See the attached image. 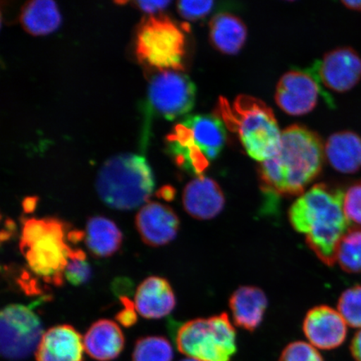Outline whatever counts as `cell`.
Wrapping results in <instances>:
<instances>
[{
  "instance_id": "6da1fadb",
  "label": "cell",
  "mask_w": 361,
  "mask_h": 361,
  "mask_svg": "<svg viewBox=\"0 0 361 361\" xmlns=\"http://www.w3.org/2000/svg\"><path fill=\"white\" fill-rule=\"evenodd\" d=\"M324 157L318 134L300 125L288 126L282 133L277 154L259 165L262 190L281 197L301 196L322 173Z\"/></svg>"
},
{
  "instance_id": "7a4b0ae2",
  "label": "cell",
  "mask_w": 361,
  "mask_h": 361,
  "mask_svg": "<svg viewBox=\"0 0 361 361\" xmlns=\"http://www.w3.org/2000/svg\"><path fill=\"white\" fill-rule=\"evenodd\" d=\"M345 192L340 188L318 183L302 194L288 210V219L307 245L324 264L337 261L338 245L350 227L344 210Z\"/></svg>"
},
{
  "instance_id": "3957f363",
  "label": "cell",
  "mask_w": 361,
  "mask_h": 361,
  "mask_svg": "<svg viewBox=\"0 0 361 361\" xmlns=\"http://www.w3.org/2000/svg\"><path fill=\"white\" fill-rule=\"evenodd\" d=\"M218 114L226 128L236 133L247 154L263 162L277 154L282 133L272 109L255 97L240 94L233 105L224 98Z\"/></svg>"
},
{
  "instance_id": "277c9868",
  "label": "cell",
  "mask_w": 361,
  "mask_h": 361,
  "mask_svg": "<svg viewBox=\"0 0 361 361\" xmlns=\"http://www.w3.org/2000/svg\"><path fill=\"white\" fill-rule=\"evenodd\" d=\"M166 142L176 164L200 177L223 151L227 130L216 115H191L175 126Z\"/></svg>"
},
{
  "instance_id": "5b68a950",
  "label": "cell",
  "mask_w": 361,
  "mask_h": 361,
  "mask_svg": "<svg viewBox=\"0 0 361 361\" xmlns=\"http://www.w3.org/2000/svg\"><path fill=\"white\" fill-rule=\"evenodd\" d=\"M155 182L152 171L142 156L124 153L110 158L99 171V197L111 209L133 210L148 202Z\"/></svg>"
},
{
  "instance_id": "8992f818",
  "label": "cell",
  "mask_w": 361,
  "mask_h": 361,
  "mask_svg": "<svg viewBox=\"0 0 361 361\" xmlns=\"http://www.w3.org/2000/svg\"><path fill=\"white\" fill-rule=\"evenodd\" d=\"M67 225L55 218L28 219L23 223L20 247L32 272L61 286L72 250Z\"/></svg>"
},
{
  "instance_id": "52a82bcc",
  "label": "cell",
  "mask_w": 361,
  "mask_h": 361,
  "mask_svg": "<svg viewBox=\"0 0 361 361\" xmlns=\"http://www.w3.org/2000/svg\"><path fill=\"white\" fill-rule=\"evenodd\" d=\"M135 55L143 66L158 71L183 70L186 37L165 16L144 18L135 35Z\"/></svg>"
},
{
  "instance_id": "ba28073f",
  "label": "cell",
  "mask_w": 361,
  "mask_h": 361,
  "mask_svg": "<svg viewBox=\"0 0 361 361\" xmlns=\"http://www.w3.org/2000/svg\"><path fill=\"white\" fill-rule=\"evenodd\" d=\"M174 338L180 353L198 361H231L238 350L235 328L226 313L190 320Z\"/></svg>"
},
{
  "instance_id": "9c48e42d",
  "label": "cell",
  "mask_w": 361,
  "mask_h": 361,
  "mask_svg": "<svg viewBox=\"0 0 361 361\" xmlns=\"http://www.w3.org/2000/svg\"><path fill=\"white\" fill-rule=\"evenodd\" d=\"M42 322L32 309L22 305L6 307L0 314V350L4 358L22 360L37 350L43 337Z\"/></svg>"
},
{
  "instance_id": "30bf717a",
  "label": "cell",
  "mask_w": 361,
  "mask_h": 361,
  "mask_svg": "<svg viewBox=\"0 0 361 361\" xmlns=\"http://www.w3.org/2000/svg\"><path fill=\"white\" fill-rule=\"evenodd\" d=\"M148 100L158 114L174 120L192 109L196 87L189 76L180 71H160L149 83Z\"/></svg>"
},
{
  "instance_id": "8fae6325",
  "label": "cell",
  "mask_w": 361,
  "mask_h": 361,
  "mask_svg": "<svg viewBox=\"0 0 361 361\" xmlns=\"http://www.w3.org/2000/svg\"><path fill=\"white\" fill-rule=\"evenodd\" d=\"M307 71L320 85L338 93L346 92L361 80V58L354 49L337 48Z\"/></svg>"
},
{
  "instance_id": "7c38bea8",
  "label": "cell",
  "mask_w": 361,
  "mask_h": 361,
  "mask_svg": "<svg viewBox=\"0 0 361 361\" xmlns=\"http://www.w3.org/2000/svg\"><path fill=\"white\" fill-rule=\"evenodd\" d=\"M320 87L322 85L308 71L293 70L284 74L279 81L275 102L288 115L308 114L317 105L319 94L324 93L329 104L332 102Z\"/></svg>"
},
{
  "instance_id": "4fadbf2b",
  "label": "cell",
  "mask_w": 361,
  "mask_h": 361,
  "mask_svg": "<svg viewBox=\"0 0 361 361\" xmlns=\"http://www.w3.org/2000/svg\"><path fill=\"white\" fill-rule=\"evenodd\" d=\"M135 227L147 245L157 247L174 240L178 235L180 221L170 207L148 202L135 216Z\"/></svg>"
},
{
  "instance_id": "5bb4252c",
  "label": "cell",
  "mask_w": 361,
  "mask_h": 361,
  "mask_svg": "<svg viewBox=\"0 0 361 361\" xmlns=\"http://www.w3.org/2000/svg\"><path fill=\"white\" fill-rule=\"evenodd\" d=\"M305 336L320 350H334L345 342L347 327L341 314L327 305L316 306L307 313L303 323Z\"/></svg>"
},
{
  "instance_id": "9a60e30c",
  "label": "cell",
  "mask_w": 361,
  "mask_h": 361,
  "mask_svg": "<svg viewBox=\"0 0 361 361\" xmlns=\"http://www.w3.org/2000/svg\"><path fill=\"white\" fill-rule=\"evenodd\" d=\"M183 204L185 211L192 218L209 220L223 211L224 193L216 180L200 176L192 180L184 188Z\"/></svg>"
},
{
  "instance_id": "2e32d148",
  "label": "cell",
  "mask_w": 361,
  "mask_h": 361,
  "mask_svg": "<svg viewBox=\"0 0 361 361\" xmlns=\"http://www.w3.org/2000/svg\"><path fill=\"white\" fill-rule=\"evenodd\" d=\"M82 336L74 327L62 324L44 334L37 350L36 361H84Z\"/></svg>"
},
{
  "instance_id": "e0dca14e",
  "label": "cell",
  "mask_w": 361,
  "mask_h": 361,
  "mask_svg": "<svg viewBox=\"0 0 361 361\" xmlns=\"http://www.w3.org/2000/svg\"><path fill=\"white\" fill-rule=\"evenodd\" d=\"M176 306L173 288L166 279L152 276L140 284L135 295V308L146 319H161Z\"/></svg>"
},
{
  "instance_id": "ac0fdd59",
  "label": "cell",
  "mask_w": 361,
  "mask_h": 361,
  "mask_svg": "<svg viewBox=\"0 0 361 361\" xmlns=\"http://www.w3.org/2000/svg\"><path fill=\"white\" fill-rule=\"evenodd\" d=\"M83 342L85 350L90 357L111 361L123 352L125 338L118 324L110 319H100L89 328Z\"/></svg>"
},
{
  "instance_id": "d6986e66",
  "label": "cell",
  "mask_w": 361,
  "mask_h": 361,
  "mask_svg": "<svg viewBox=\"0 0 361 361\" xmlns=\"http://www.w3.org/2000/svg\"><path fill=\"white\" fill-rule=\"evenodd\" d=\"M268 299L261 288L242 286L234 291L229 299L234 323L247 331H255L263 322Z\"/></svg>"
},
{
  "instance_id": "ffe728a7",
  "label": "cell",
  "mask_w": 361,
  "mask_h": 361,
  "mask_svg": "<svg viewBox=\"0 0 361 361\" xmlns=\"http://www.w3.org/2000/svg\"><path fill=\"white\" fill-rule=\"evenodd\" d=\"M324 153L334 169L353 174L361 169V137L350 130L334 133L324 145Z\"/></svg>"
},
{
  "instance_id": "44dd1931",
  "label": "cell",
  "mask_w": 361,
  "mask_h": 361,
  "mask_svg": "<svg viewBox=\"0 0 361 361\" xmlns=\"http://www.w3.org/2000/svg\"><path fill=\"white\" fill-rule=\"evenodd\" d=\"M247 36L245 23L229 13H220L209 23V39L216 51L224 55H236L245 45Z\"/></svg>"
},
{
  "instance_id": "7402d4cb",
  "label": "cell",
  "mask_w": 361,
  "mask_h": 361,
  "mask_svg": "<svg viewBox=\"0 0 361 361\" xmlns=\"http://www.w3.org/2000/svg\"><path fill=\"white\" fill-rule=\"evenodd\" d=\"M85 237L88 250L98 258L116 254L123 243V233L116 224L102 216H94L88 220Z\"/></svg>"
},
{
  "instance_id": "603a6c76",
  "label": "cell",
  "mask_w": 361,
  "mask_h": 361,
  "mask_svg": "<svg viewBox=\"0 0 361 361\" xmlns=\"http://www.w3.org/2000/svg\"><path fill=\"white\" fill-rule=\"evenodd\" d=\"M21 22L29 33L35 35H49L61 24V16L55 2L36 0L23 8Z\"/></svg>"
},
{
  "instance_id": "cb8c5ba5",
  "label": "cell",
  "mask_w": 361,
  "mask_h": 361,
  "mask_svg": "<svg viewBox=\"0 0 361 361\" xmlns=\"http://www.w3.org/2000/svg\"><path fill=\"white\" fill-rule=\"evenodd\" d=\"M173 346L162 336L140 338L135 343L133 361H173Z\"/></svg>"
},
{
  "instance_id": "d4e9b609",
  "label": "cell",
  "mask_w": 361,
  "mask_h": 361,
  "mask_svg": "<svg viewBox=\"0 0 361 361\" xmlns=\"http://www.w3.org/2000/svg\"><path fill=\"white\" fill-rule=\"evenodd\" d=\"M337 262L349 274L361 273V231L350 229L338 245Z\"/></svg>"
},
{
  "instance_id": "484cf974",
  "label": "cell",
  "mask_w": 361,
  "mask_h": 361,
  "mask_svg": "<svg viewBox=\"0 0 361 361\" xmlns=\"http://www.w3.org/2000/svg\"><path fill=\"white\" fill-rule=\"evenodd\" d=\"M338 311L350 327L361 328V286H355L342 293Z\"/></svg>"
},
{
  "instance_id": "4316f807",
  "label": "cell",
  "mask_w": 361,
  "mask_h": 361,
  "mask_svg": "<svg viewBox=\"0 0 361 361\" xmlns=\"http://www.w3.org/2000/svg\"><path fill=\"white\" fill-rule=\"evenodd\" d=\"M64 276L67 281L75 286H82L90 281L92 277V269L87 261V255L82 250L78 248L72 250Z\"/></svg>"
},
{
  "instance_id": "83f0119b",
  "label": "cell",
  "mask_w": 361,
  "mask_h": 361,
  "mask_svg": "<svg viewBox=\"0 0 361 361\" xmlns=\"http://www.w3.org/2000/svg\"><path fill=\"white\" fill-rule=\"evenodd\" d=\"M344 210L350 229L361 231V179L356 180L347 189L344 197Z\"/></svg>"
},
{
  "instance_id": "f1b7e54d",
  "label": "cell",
  "mask_w": 361,
  "mask_h": 361,
  "mask_svg": "<svg viewBox=\"0 0 361 361\" xmlns=\"http://www.w3.org/2000/svg\"><path fill=\"white\" fill-rule=\"evenodd\" d=\"M279 361H324L323 356L312 345L304 341L288 344L282 351Z\"/></svg>"
},
{
  "instance_id": "f546056e",
  "label": "cell",
  "mask_w": 361,
  "mask_h": 361,
  "mask_svg": "<svg viewBox=\"0 0 361 361\" xmlns=\"http://www.w3.org/2000/svg\"><path fill=\"white\" fill-rule=\"evenodd\" d=\"M214 6V1H179L178 10L184 19L197 21L209 16Z\"/></svg>"
},
{
  "instance_id": "4dcf8cb0",
  "label": "cell",
  "mask_w": 361,
  "mask_h": 361,
  "mask_svg": "<svg viewBox=\"0 0 361 361\" xmlns=\"http://www.w3.org/2000/svg\"><path fill=\"white\" fill-rule=\"evenodd\" d=\"M123 300L125 309L116 316V319L125 327L133 326L135 322H137V314H135L134 311V305L130 304V302L128 299H125V298H123Z\"/></svg>"
},
{
  "instance_id": "1f68e13d",
  "label": "cell",
  "mask_w": 361,
  "mask_h": 361,
  "mask_svg": "<svg viewBox=\"0 0 361 361\" xmlns=\"http://www.w3.org/2000/svg\"><path fill=\"white\" fill-rule=\"evenodd\" d=\"M171 3V1H137L135 4L143 12L154 16L164 11Z\"/></svg>"
},
{
  "instance_id": "d6a6232c",
  "label": "cell",
  "mask_w": 361,
  "mask_h": 361,
  "mask_svg": "<svg viewBox=\"0 0 361 361\" xmlns=\"http://www.w3.org/2000/svg\"><path fill=\"white\" fill-rule=\"evenodd\" d=\"M350 352L355 361H361V329L352 338Z\"/></svg>"
},
{
  "instance_id": "836d02e7",
  "label": "cell",
  "mask_w": 361,
  "mask_h": 361,
  "mask_svg": "<svg viewBox=\"0 0 361 361\" xmlns=\"http://www.w3.org/2000/svg\"><path fill=\"white\" fill-rule=\"evenodd\" d=\"M342 4L350 10L361 11V1H348V0H345V1H342Z\"/></svg>"
},
{
  "instance_id": "e575fe53",
  "label": "cell",
  "mask_w": 361,
  "mask_h": 361,
  "mask_svg": "<svg viewBox=\"0 0 361 361\" xmlns=\"http://www.w3.org/2000/svg\"><path fill=\"white\" fill-rule=\"evenodd\" d=\"M160 194H161V197L162 198H164V200H173V198L174 191L171 188H166L162 189L161 191L160 190Z\"/></svg>"
},
{
  "instance_id": "d590c367",
  "label": "cell",
  "mask_w": 361,
  "mask_h": 361,
  "mask_svg": "<svg viewBox=\"0 0 361 361\" xmlns=\"http://www.w3.org/2000/svg\"><path fill=\"white\" fill-rule=\"evenodd\" d=\"M180 361H198L195 359H192V358H188V359H183L182 360H180Z\"/></svg>"
}]
</instances>
